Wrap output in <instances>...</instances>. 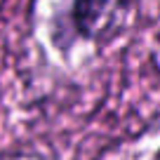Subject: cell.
<instances>
[{"instance_id": "2", "label": "cell", "mask_w": 160, "mask_h": 160, "mask_svg": "<svg viewBox=\"0 0 160 160\" xmlns=\"http://www.w3.org/2000/svg\"><path fill=\"white\" fill-rule=\"evenodd\" d=\"M0 99H2V85H0Z\"/></svg>"}, {"instance_id": "1", "label": "cell", "mask_w": 160, "mask_h": 160, "mask_svg": "<svg viewBox=\"0 0 160 160\" xmlns=\"http://www.w3.org/2000/svg\"><path fill=\"white\" fill-rule=\"evenodd\" d=\"M139 0H66L52 19V42L68 52L75 42L108 45L122 33Z\"/></svg>"}]
</instances>
